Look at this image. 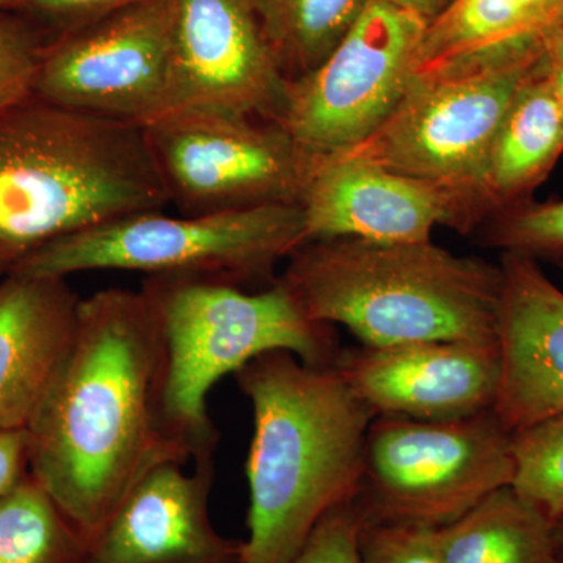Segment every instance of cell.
<instances>
[{
	"mask_svg": "<svg viewBox=\"0 0 563 563\" xmlns=\"http://www.w3.org/2000/svg\"><path fill=\"white\" fill-rule=\"evenodd\" d=\"M506 252L551 254L563 252V202L544 203L514 213L496 232Z\"/></svg>",
	"mask_w": 563,
	"mask_h": 563,
	"instance_id": "cell-28",
	"label": "cell"
},
{
	"mask_svg": "<svg viewBox=\"0 0 563 563\" xmlns=\"http://www.w3.org/2000/svg\"><path fill=\"white\" fill-rule=\"evenodd\" d=\"M558 33H559V35H562V36H563V22H562L561 27H559Z\"/></svg>",
	"mask_w": 563,
	"mask_h": 563,
	"instance_id": "cell-36",
	"label": "cell"
},
{
	"mask_svg": "<svg viewBox=\"0 0 563 563\" xmlns=\"http://www.w3.org/2000/svg\"><path fill=\"white\" fill-rule=\"evenodd\" d=\"M512 432L493 410L446 421L379 415L366 437L358 496L368 523L442 528L514 483Z\"/></svg>",
	"mask_w": 563,
	"mask_h": 563,
	"instance_id": "cell-7",
	"label": "cell"
},
{
	"mask_svg": "<svg viewBox=\"0 0 563 563\" xmlns=\"http://www.w3.org/2000/svg\"><path fill=\"white\" fill-rule=\"evenodd\" d=\"M13 0H0V13H5L10 10V5Z\"/></svg>",
	"mask_w": 563,
	"mask_h": 563,
	"instance_id": "cell-34",
	"label": "cell"
},
{
	"mask_svg": "<svg viewBox=\"0 0 563 563\" xmlns=\"http://www.w3.org/2000/svg\"><path fill=\"white\" fill-rule=\"evenodd\" d=\"M299 206L307 242H428L433 229L465 232L492 210L479 192L390 172L343 152L314 155Z\"/></svg>",
	"mask_w": 563,
	"mask_h": 563,
	"instance_id": "cell-12",
	"label": "cell"
},
{
	"mask_svg": "<svg viewBox=\"0 0 563 563\" xmlns=\"http://www.w3.org/2000/svg\"><path fill=\"white\" fill-rule=\"evenodd\" d=\"M177 0H136L47 43L33 96L146 125L168 110Z\"/></svg>",
	"mask_w": 563,
	"mask_h": 563,
	"instance_id": "cell-11",
	"label": "cell"
},
{
	"mask_svg": "<svg viewBox=\"0 0 563 563\" xmlns=\"http://www.w3.org/2000/svg\"><path fill=\"white\" fill-rule=\"evenodd\" d=\"M547 46L548 41L531 49L413 76L383 128L343 154L476 191L487 201L483 184L493 139L515 95L543 62Z\"/></svg>",
	"mask_w": 563,
	"mask_h": 563,
	"instance_id": "cell-8",
	"label": "cell"
},
{
	"mask_svg": "<svg viewBox=\"0 0 563 563\" xmlns=\"http://www.w3.org/2000/svg\"><path fill=\"white\" fill-rule=\"evenodd\" d=\"M437 543L442 563H553L559 555L554 525L512 485L437 528Z\"/></svg>",
	"mask_w": 563,
	"mask_h": 563,
	"instance_id": "cell-20",
	"label": "cell"
},
{
	"mask_svg": "<svg viewBox=\"0 0 563 563\" xmlns=\"http://www.w3.org/2000/svg\"><path fill=\"white\" fill-rule=\"evenodd\" d=\"M47 40L18 14L0 13V110L33 95Z\"/></svg>",
	"mask_w": 563,
	"mask_h": 563,
	"instance_id": "cell-24",
	"label": "cell"
},
{
	"mask_svg": "<svg viewBox=\"0 0 563 563\" xmlns=\"http://www.w3.org/2000/svg\"><path fill=\"white\" fill-rule=\"evenodd\" d=\"M166 461L144 474L87 544L81 563H242V542L210 520L213 453Z\"/></svg>",
	"mask_w": 563,
	"mask_h": 563,
	"instance_id": "cell-15",
	"label": "cell"
},
{
	"mask_svg": "<svg viewBox=\"0 0 563 563\" xmlns=\"http://www.w3.org/2000/svg\"><path fill=\"white\" fill-rule=\"evenodd\" d=\"M369 0H254L263 33L287 80L320 66Z\"/></svg>",
	"mask_w": 563,
	"mask_h": 563,
	"instance_id": "cell-21",
	"label": "cell"
},
{
	"mask_svg": "<svg viewBox=\"0 0 563 563\" xmlns=\"http://www.w3.org/2000/svg\"><path fill=\"white\" fill-rule=\"evenodd\" d=\"M365 515L354 501L325 515L290 563H362Z\"/></svg>",
	"mask_w": 563,
	"mask_h": 563,
	"instance_id": "cell-26",
	"label": "cell"
},
{
	"mask_svg": "<svg viewBox=\"0 0 563 563\" xmlns=\"http://www.w3.org/2000/svg\"><path fill=\"white\" fill-rule=\"evenodd\" d=\"M144 133L184 214L299 203L314 157L276 122L220 110H169Z\"/></svg>",
	"mask_w": 563,
	"mask_h": 563,
	"instance_id": "cell-9",
	"label": "cell"
},
{
	"mask_svg": "<svg viewBox=\"0 0 563 563\" xmlns=\"http://www.w3.org/2000/svg\"><path fill=\"white\" fill-rule=\"evenodd\" d=\"M29 474L27 429L0 432V499Z\"/></svg>",
	"mask_w": 563,
	"mask_h": 563,
	"instance_id": "cell-29",
	"label": "cell"
},
{
	"mask_svg": "<svg viewBox=\"0 0 563 563\" xmlns=\"http://www.w3.org/2000/svg\"><path fill=\"white\" fill-rule=\"evenodd\" d=\"M547 62L554 90L558 92L563 110V36L558 32H554L548 40Z\"/></svg>",
	"mask_w": 563,
	"mask_h": 563,
	"instance_id": "cell-30",
	"label": "cell"
},
{
	"mask_svg": "<svg viewBox=\"0 0 563 563\" xmlns=\"http://www.w3.org/2000/svg\"><path fill=\"white\" fill-rule=\"evenodd\" d=\"M553 563H563V554H559Z\"/></svg>",
	"mask_w": 563,
	"mask_h": 563,
	"instance_id": "cell-35",
	"label": "cell"
},
{
	"mask_svg": "<svg viewBox=\"0 0 563 563\" xmlns=\"http://www.w3.org/2000/svg\"><path fill=\"white\" fill-rule=\"evenodd\" d=\"M499 266L501 377L493 412L514 433L563 413V291L531 255L506 252Z\"/></svg>",
	"mask_w": 563,
	"mask_h": 563,
	"instance_id": "cell-16",
	"label": "cell"
},
{
	"mask_svg": "<svg viewBox=\"0 0 563 563\" xmlns=\"http://www.w3.org/2000/svg\"><path fill=\"white\" fill-rule=\"evenodd\" d=\"M27 435L29 474L87 544L151 468L198 459L165 418L161 332L143 291L80 299Z\"/></svg>",
	"mask_w": 563,
	"mask_h": 563,
	"instance_id": "cell-1",
	"label": "cell"
},
{
	"mask_svg": "<svg viewBox=\"0 0 563 563\" xmlns=\"http://www.w3.org/2000/svg\"><path fill=\"white\" fill-rule=\"evenodd\" d=\"M141 291L161 332L165 418L196 457L214 453L207 396L222 377L269 352L318 366L339 355L331 325L313 321L279 279L247 292L222 280L146 277Z\"/></svg>",
	"mask_w": 563,
	"mask_h": 563,
	"instance_id": "cell-5",
	"label": "cell"
},
{
	"mask_svg": "<svg viewBox=\"0 0 563 563\" xmlns=\"http://www.w3.org/2000/svg\"><path fill=\"white\" fill-rule=\"evenodd\" d=\"M79 303L63 277L0 279V432L27 429L68 351Z\"/></svg>",
	"mask_w": 563,
	"mask_h": 563,
	"instance_id": "cell-17",
	"label": "cell"
},
{
	"mask_svg": "<svg viewBox=\"0 0 563 563\" xmlns=\"http://www.w3.org/2000/svg\"><path fill=\"white\" fill-rule=\"evenodd\" d=\"M136 0H13L9 13L31 22L51 43Z\"/></svg>",
	"mask_w": 563,
	"mask_h": 563,
	"instance_id": "cell-27",
	"label": "cell"
},
{
	"mask_svg": "<svg viewBox=\"0 0 563 563\" xmlns=\"http://www.w3.org/2000/svg\"><path fill=\"white\" fill-rule=\"evenodd\" d=\"M555 543H558L559 554H563V523L554 526Z\"/></svg>",
	"mask_w": 563,
	"mask_h": 563,
	"instance_id": "cell-33",
	"label": "cell"
},
{
	"mask_svg": "<svg viewBox=\"0 0 563 563\" xmlns=\"http://www.w3.org/2000/svg\"><path fill=\"white\" fill-rule=\"evenodd\" d=\"M168 203L143 125L33 95L0 110V244L18 258Z\"/></svg>",
	"mask_w": 563,
	"mask_h": 563,
	"instance_id": "cell-3",
	"label": "cell"
},
{
	"mask_svg": "<svg viewBox=\"0 0 563 563\" xmlns=\"http://www.w3.org/2000/svg\"><path fill=\"white\" fill-rule=\"evenodd\" d=\"M285 87L254 0H177L166 111L210 109L274 122Z\"/></svg>",
	"mask_w": 563,
	"mask_h": 563,
	"instance_id": "cell-13",
	"label": "cell"
},
{
	"mask_svg": "<svg viewBox=\"0 0 563 563\" xmlns=\"http://www.w3.org/2000/svg\"><path fill=\"white\" fill-rule=\"evenodd\" d=\"M362 563H442L437 528L420 523H368L361 537Z\"/></svg>",
	"mask_w": 563,
	"mask_h": 563,
	"instance_id": "cell-25",
	"label": "cell"
},
{
	"mask_svg": "<svg viewBox=\"0 0 563 563\" xmlns=\"http://www.w3.org/2000/svg\"><path fill=\"white\" fill-rule=\"evenodd\" d=\"M562 152L563 110L544 55L515 95L488 151L483 188L492 209L531 191Z\"/></svg>",
	"mask_w": 563,
	"mask_h": 563,
	"instance_id": "cell-19",
	"label": "cell"
},
{
	"mask_svg": "<svg viewBox=\"0 0 563 563\" xmlns=\"http://www.w3.org/2000/svg\"><path fill=\"white\" fill-rule=\"evenodd\" d=\"M16 254L14 252H11L10 250H7L5 246H2L0 244V279H2L3 276H5L7 273H9L11 263L16 261Z\"/></svg>",
	"mask_w": 563,
	"mask_h": 563,
	"instance_id": "cell-32",
	"label": "cell"
},
{
	"mask_svg": "<svg viewBox=\"0 0 563 563\" xmlns=\"http://www.w3.org/2000/svg\"><path fill=\"white\" fill-rule=\"evenodd\" d=\"M428 24L387 0H369L320 66L287 80L274 122L317 157L361 146L406 95Z\"/></svg>",
	"mask_w": 563,
	"mask_h": 563,
	"instance_id": "cell-10",
	"label": "cell"
},
{
	"mask_svg": "<svg viewBox=\"0 0 563 563\" xmlns=\"http://www.w3.org/2000/svg\"><path fill=\"white\" fill-rule=\"evenodd\" d=\"M512 443L515 492L563 523V413L514 432Z\"/></svg>",
	"mask_w": 563,
	"mask_h": 563,
	"instance_id": "cell-23",
	"label": "cell"
},
{
	"mask_svg": "<svg viewBox=\"0 0 563 563\" xmlns=\"http://www.w3.org/2000/svg\"><path fill=\"white\" fill-rule=\"evenodd\" d=\"M87 543L31 474L0 499V563H81Z\"/></svg>",
	"mask_w": 563,
	"mask_h": 563,
	"instance_id": "cell-22",
	"label": "cell"
},
{
	"mask_svg": "<svg viewBox=\"0 0 563 563\" xmlns=\"http://www.w3.org/2000/svg\"><path fill=\"white\" fill-rule=\"evenodd\" d=\"M303 243L299 203L181 217L150 210L43 244L11 263L9 272L66 279L111 269L240 285L272 276Z\"/></svg>",
	"mask_w": 563,
	"mask_h": 563,
	"instance_id": "cell-6",
	"label": "cell"
},
{
	"mask_svg": "<svg viewBox=\"0 0 563 563\" xmlns=\"http://www.w3.org/2000/svg\"><path fill=\"white\" fill-rule=\"evenodd\" d=\"M233 376L254 415L242 563H290L325 515L357 498L376 415L335 366L290 352L261 355Z\"/></svg>",
	"mask_w": 563,
	"mask_h": 563,
	"instance_id": "cell-2",
	"label": "cell"
},
{
	"mask_svg": "<svg viewBox=\"0 0 563 563\" xmlns=\"http://www.w3.org/2000/svg\"><path fill=\"white\" fill-rule=\"evenodd\" d=\"M336 372L376 417L446 421L493 410L498 343L421 342L339 352Z\"/></svg>",
	"mask_w": 563,
	"mask_h": 563,
	"instance_id": "cell-14",
	"label": "cell"
},
{
	"mask_svg": "<svg viewBox=\"0 0 563 563\" xmlns=\"http://www.w3.org/2000/svg\"><path fill=\"white\" fill-rule=\"evenodd\" d=\"M563 22V0H451L428 24L413 76L542 46Z\"/></svg>",
	"mask_w": 563,
	"mask_h": 563,
	"instance_id": "cell-18",
	"label": "cell"
},
{
	"mask_svg": "<svg viewBox=\"0 0 563 563\" xmlns=\"http://www.w3.org/2000/svg\"><path fill=\"white\" fill-rule=\"evenodd\" d=\"M387 2L413 11V13L424 18L426 21L431 22L437 14L442 13L444 7H446L451 0H387Z\"/></svg>",
	"mask_w": 563,
	"mask_h": 563,
	"instance_id": "cell-31",
	"label": "cell"
},
{
	"mask_svg": "<svg viewBox=\"0 0 563 563\" xmlns=\"http://www.w3.org/2000/svg\"><path fill=\"white\" fill-rule=\"evenodd\" d=\"M288 261L279 280L306 313L320 324L343 325L363 346L496 344L501 266L432 240H314Z\"/></svg>",
	"mask_w": 563,
	"mask_h": 563,
	"instance_id": "cell-4",
	"label": "cell"
}]
</instances>
